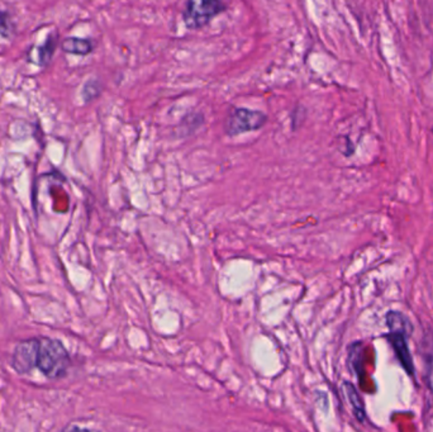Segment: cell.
<instances>
[{
  "mask_svg": "<svg viewBox=\"0 0 433 432\" xmlns=\"http://www.w3.org/2000/svg\"><path fill=\"white\" fill-rule=\"evenodd\" d=\"M71 359L60 340L38 337L37 369L50 381H60L68 375Z\"/></svg>",
  "mask_w": 433,
  "mask_h": 432,
  "instance_id": "6da1fadb",
  "label": "cell"
},
{
  "mask_svg": "<svg viewBox=\"0 0 433 432\" xmlns=\"http://www.w3.org/2000/svg\"><path fill=\"white\" fill-rule=\"evenodd\" d=\"M385 318L389 327L388 338L399 362H402L403 368L409 375L415 374V365L408 346V319L398 311L388 312Z\"/></svg>",
  "mask_w": 433,
  "mask_h": 432,
  "instance_id": "7a4b0ae2",
  "label": "cell"
},
{
  "mask_svg": "<svg viewBox=\"0 0 433 432\" xmlns=\"http://www.w3.org/2000/svg\"><path fill=\"white\" fill-rule=\"evenodd\" d=\"M226 8L223 0H188L182 13L184 23L192 31L201 30L223 13Z\"/></svg>",
  "mask_w": 433,
  "mask_h": 432,
  "instance_id": "3957f363",
  "label": "cell"
},
{
  "mask_svg": "<svg viewBox=\"0 0 433 432\" xmlns=\"http://www.w3.org/2000/svg\"><path fill=\"white\" fill-rule=\"evenodd\" d=\"M268 115L261 110L249 108H234L226 121V134L230 137L258 131L264 127Z\"/></svg>",
  "mask_w": 433,
  "mask_h": 432,
  "instance_id": "277c9868",
  "label": "cell"
},
{
  "mask_svg": "<svg viewBox=\"0 0 433 432\" xmlns=\"http://www.w3.org/2000/svg\"><path fill=\"white\" fill-rule=\"evenodd\" d=\"M38 337L19 341L13 350L11 367L18 374H28L37 368Z\"/></svg>",
  "mask_w": 433,
  "mask_h": 432,
  "instance_id": "5b68a950",
  "label": "cell"
},
{
  "mask_svg": "<svg viewBox=\"0 0 433 432\" xmlns=\"http://www.w3.org/2000/svg\"><path fill=\"white\" fill-rule=\"evenodd\" d=\"M61 49L66 53L77 55V56H87L94 50L93 42L88 39H79V37H69L65 39L61 44Z\"/></svg>",
  "mask_w": 433,
  "mask_h": 432,
  "instance_id": "8992f818",
  "label": "cell"
},
{
  "mask_svg": "<svg viewBox=\"0 0 433 432\" xmlns=\"http://www.w3.org/2000/svg\"><path fill=\"white\" fill-rule=\"evenodd\" d=\"M344 389H345L347 398H349L350 403H351L356 419H358L360 422H364L365 419H366L365 405L363 400H361V397H360V394H358V389H356L355 386H353L352 383H350V381H345V383H344Z\"/></svg>",
  "mask_w": 433,
  "mask_h": 432,
  "instance_id": "52a82bcc",
  "label": "cell"
},
{
  "mask_svg": "<svg viewBox=\"0 0 433 432\" xmlns=\"http://www.w3.org/2000/svg\"><path fill=\"white\" fill-rule=\"evenodd\" d=\"M55 49H56V41L52 37H49L44 42V45L38 49V58H39L41 65L49 64Z\"/></svg>",
  "mask_w": 433,
  "mask_h": 432,
  "instance_id": "ba28073f",
  "label": "cell"
},
{
  "mask_svg": "<svg viewBox=\"0 0 433 432\" xmlns=\"http://www.w3.org/2000/svg\"><path fill=\"white\" fill-rule=\"evenodd\" d=\"M101 94V85L98 82L95 80H90L88 83L84 85V89H82V98L85 102H92L94 101L95 98H98V96Z\"/></svg>",
  "mask_w": 433,
  "mask_h": 432,
  "instance_id": "9c48e42d",
  "label": "cell"
},
{
  "mask_svg": "<svg viewBox=\"0 0 433 432\" xmlns=\"http://www.w3.org/2000/svg\"><path fill=\"white\" fill-rule=\"evenodd\" d=\"M428 384L433 389V352L427 359Z\"/></svg>",
  "mask_w": 433,
  "mask_h": 432,
  "instance_id": "30bf717a",
  "label": "cell"
}]
</instances>
